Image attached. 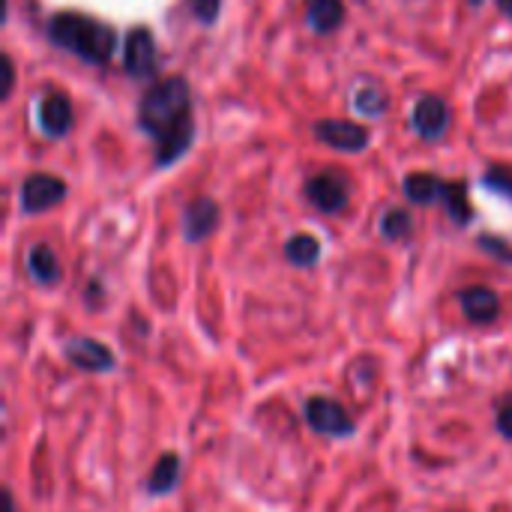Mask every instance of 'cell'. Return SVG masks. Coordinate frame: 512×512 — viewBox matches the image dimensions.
Returning a JSON list of instances; mask_svg holds the SVG:
<instances>
[{"label": "cell", "mask_w": 512, "mask_h": 512, "mask_svg": "<svg viewBox=\"0 0 512 512\" xmlns=\"http://www.w3.org/2000/svg\"><path fill=\"white\" fill-rule=\"evenodd\" d=\"M189 3H192L195 18H198L204 27L216 24V18H219V12H222V0H189Z\"/></svg>", "instance_id": "22"}, {"label": "cell", "mask_w": 512, "mask_h": 512, "mask_svg": "<svg viewBox=\"0 0 512 512\" xmlns=\"http://www.w3.org/2000/svg\"><path fill=\"white\" fill-rule=\"evenodd\" d=\"M138 129L156 141V168H171L195 141L192 87L183 75L162 78L138 99Z\"/></svg>", "instance_id": "1"}, {"label": "cell", "mask_w": 512, "mask_h": 512, "mask_svg": "<svg viewBox=\"0 0 512 512\" xmlns=\"http://www.w3.org/2000/svg\"><path fill=\"white\" fill-rule=\"evenodd\" d=\"M498 9H501L504 18H510L512 21V0H498Z\"/></svg>", "instance_id": "25"}, {"label": "cell", "mask_w": 512, "mask_h": 512, "mask_svg": "<svg viewBox=\"0 0 512 512\" xmlns=\"http://www.w3.org/2000/svg\"><path fill=\"white\" fill-rule=\"evenodd\" d=\"M441 204L447 207V216H450L456 225H471V219H474V204H471V192H468V183H465V180H447V183H444Z\"/></svg>", "instance_id": "16"}, {"label": "cell", "mask_w": 512, "mask_h": 512, "mask_svg": "<svg viewBox=\"0 0 512 512\" xmlns=\"http://www.w3.org/2000/svg\"><path fill=\"white\" fill-rule=\"evenodd\" d=\"M285 258L294 264V267H315L318 258H321V240L315 234H294L288 237L285 243Z\"/></svg>", "instance_id": "18"}, {"label": "cell", "mask_w": 512, "mask_h": 512, "mask_svg": "<svg viewBox=\"0 0 512 512\" xmlns=\"http://www.w3.org/2000/svg\"><path fill=\"white\" fill-rule=\"evenodd\" d=\"M312 135L342 153H363L372 141V132L363 123L354 120H336V117H324L312 126Z\"/></svg>", "instance_id": "5"}, {"label": "cell", "mask_w": 512, "mask_h": 512, "mask_svg": "<svg viewBox=\"0 0 512 512\" xmlns=\"http://www.w3.org/2000/svg\"><path fill=\"white\" fill-rule=\"evenodd\" d=\"M306 423L312 432L324 435V438H348L354 435V420L351 414L327 396H312L306 402Z\"/></svg>", "instance_id": "6"}, {"label": "cell", "mask_w": 512, "mask_h": 512, "mask_svg": "<svg viewBox=\"0 0 512 512\" xmlns=\"http://www.w3.org/2000/svg\"><path fill=\"white\" fill-rule=\"evenodd\" d=\"M495 420H498V432L512 441V396H507L501 405H498V414H495Z\"/></svg>", "instance_id": "23"}, {"label": "cell", "mask_w": 512, "mask_h": 512, "mask_svg": "<svg viewBox=\"0 0 512 512\" xmlns=\"http://www.w3.org/2000/svg\"><path fill=\"white\" fill-rule=\"evenodd\" d=\"M72 102L66 93H48L42 102H39V126L48 138L60 141L72 132Z\"/></svg>", "instance_id": "11"}, {"label": "cell", "mask_w": 512, "mask_h": 512, "mask_svg": "<svg viewBox=\"0 0 512 512\" xmlns=\"http://www.w3.org/2000/svg\"><path fill=\"white\" fill-rule=\"evenodd\" d=\"M66 357H69V363L75 366V369H81V372H90V375H99V372H111L114 366H117V360H114V354H111V348L108 345H102V342H96V339H72L69 345H66Z\"/></svg>", "instance_id": "10"}, {"label": "cell", "mask_w": 512, "mask_h": 512, "mask_svg": "<svg viewBox=\"0 0 512 512\" xmlns=\"http://www.w3.org/2000/svg\"><path fill=\"white\" fill-rule=\"evenodd\" d=\"M27 270L33 276V282L39 285H57L63 279V270H60V261H57V252L48 246V243H36L27 255Z\"/></svg>", "instance_id": "15"}, {"label": "cell", "mask_w": 512, "mask_h": 512, "mask_svg": "<svg viewBox=\"0 0 512 512\" xmlns=\"http://www.w3.org/2000/svg\"><path fill=\"white\" fill-rule=\"evenodd\" d=\"M303 192H306V201L321 213H342L351 201V189H348L345 177L330 174V171L309 177Z\"/></svg>", "instance_id": "7"}, {"label": "cell", "mask_w": 512, "mask_h": 512, "mask_svg": "<svg viewBox=\"0 0 512 512\" xmlns=\"http://www.w3.org/2000/svg\"><path fill=\"white\" fill-rule=\"evenodd\" d=\"M123 69L135 81H153L159 72V45L150 27H132L123 36Z\"/></svg>", "instance_id": "3"}, {"label": "cell", "mask_w": 512, "mask_h": 512, "mask_svg": "<svg viewBox=\"0 0 512 512\" xmlns=\"http://www.w3.org/2000/svg\"><path fill=\"white\" fill-rule=\"evenodd\" d=\"M12 87H15V63H12L9 54H3V90H0V99H9Z\"/></svg>", "instance_id": "24"}, {"label": "cell", "mask_w": 512, "mask_h": 512, "mask_svg": "<svg viewBox=\"0 0 512 512\" xmlns=\"http://www.w3.org/2000/svg\"><path fill=\"white\" fill-rule=\"evenodd\" d=\"M177 483H180V459H177V453H165L156 462V468L150 471V477L144 483V492L153 495V498H159V495L174 492Z\"/></svg>", "instance_id": "17"}, {"label": "cell", "mask_w": 512, "mask_h": 512, "mask_svg": "<svg viewBox=\"0 0 512 512\" xmlns=\"http://www.w3.org/2000/svg\"><path fill=\"white\" fill-rule=\"evenodd\" d=\"M354 108H357L363 117H381V114L390 108V99H387L384 90L366 84V87H357V90H354Z\"/></svg>", "instance_id": "20"}, {"label": "cell", "mask_w": 512, "mask_h": 512, "mask_svg": "<svg viewBox=\"0 0 512 512\" xmlns=\"http://www.w3.org/2000/svg\"><path fill=\"white\" fill-rule=\"evenodd\" d=\"M483 186H489L492 192H498V195H504V198L512 201V168H504V165L489 168L486 177H483Z\"/></svg>", "instance_id": "21"}, {"label": "cell", "mask_w": 512, "mask_h": 512, "mask_svg": "<svg viewBox=\"0 0 512 512\" xmlns=\"http://www.w3.org/2000/svg\"><path fill=\"white\" fill-rule=\"evenodd\" d=\"M462 312L471 324H492L501 315V297L486 285H471L459 291Z\"/></svg>", "instance_id": "12"}, {"label": "cell", "mask_w": 512, "mask_h": 512, "mask_svg": "<svg viewBox=\"0 0 512 512\" xmlns=\"http://www.w3.org/2000/svg\"><path fill=\"white\" fill-rule=\"evenodd\" d=\"M6 512H15V504H12V498L6 495Z\"/></svg>", "instance_id": "26"}, {"label": "cell", "mask_w": 512, "mask_h": 512, "mask_svg": "<svg viewBox=\"0 0 512 512\" xmlns=\"http://www.w3.org/2000/svg\"><path fill=\"white\" fill-rule=\"evenodd\" d=\"M66 195H69V186L60 177H54V174H30L21 183L18 204H21L24 216H39V213L63 204Z\"/></svg>", "instance_id": "4"}, {"label": "cell", "mask_w": 512, "mask_h": 512, "mask_svg": "<svg viewBox=\"0 0 512 512\" xmlns=\"http://www.w3.org/2000/svg\"><path fill=\"white\" fill-rule=\"evenodd\" d=\"M411 126L423 141H438L450 129V105L435 93L420 96L411 111Z\"/></svg>", "instance_id": "8"}, {"label": "cell", "mask_w": 512, "mask_h": 512, "mask_svg": "<svg viewBox=\"0 0 512 512\" xmlns=\"http://www.w3.org/2000/svg\"><path fill=\"white\" fill-rule=\"evenodd\" d=\"M414 234V216L405 210V207H390L384 216H381V237L393 240V243H402Z\"/></svg>", "instance_id": "19"}, {"label": "cell", "mask_w": 512, "mask_h": 512, "mask_svg": "<svg viewBox=\"0 0 512 512\" xmlns=\"http://www.w3.org/2000/svg\"><path fill=\"white\" fill-rule=\"evenodd\" d=\"M306 21L318 36H330L345 24V0H306Z\"/></svg>", "instance_id": "13"}, {"label": "cell", "mask_w": 512, "mask_h": 512, "mask_svg": "<svg viewBox=\"0 0 512 512\" xmlns=\"http://www.w3.org/2000/svg\"><path fill=\"white\" fill-rule=\"evenodd\" d=\"M471 6H483V0H468Z\"/></svg>", "instance_id": "27"}, {"label": "cell", "mask_w": 512, "mask_h": 512, "mask_svg": "<svg viewBox=\"0 0 512 512\" xmlns=\"http://www.w3.org/2000/svg\"><path fill=\"white\" fill-rule=\"evenodd\" d=\"M444 183H447V180H441V177L432 174V171H414V174H408V177L402 180V192H405V198H408L411 204L429 207V204L441 201Z\"/></svg>", "instance_id": "14"}, {"label": "cell", "mask_w": 512, "mask_h": 512, "mask_svg": "<svg viewBox=\"0 0 512 512\" xmlns=\"http://www.w3.org/2000/svg\"><path fill=\"white\" fill-rule=\"evenodd\" d=\"M219 228V204L207 195H198L183 210V237L189 243L207 240Z\"/></svg>", "instance_id": "9"}, {"label": "cell", "mask_w": 512, "mask_h": 512, "mask_svg": "<svg viewBox=\"0 0 512 512\" xmlns=\"http://www.w3.org/2000/svg\"><path fill=\"white\" fill-rule=\"evenodd\" d=\"M45 36L75 54L78 60L90 63V66H108L117 54V30L99 18H90V15H81V12H57L48 18V27H45Z\"/></svg>", "instance_id": "2"}]
</instances>
